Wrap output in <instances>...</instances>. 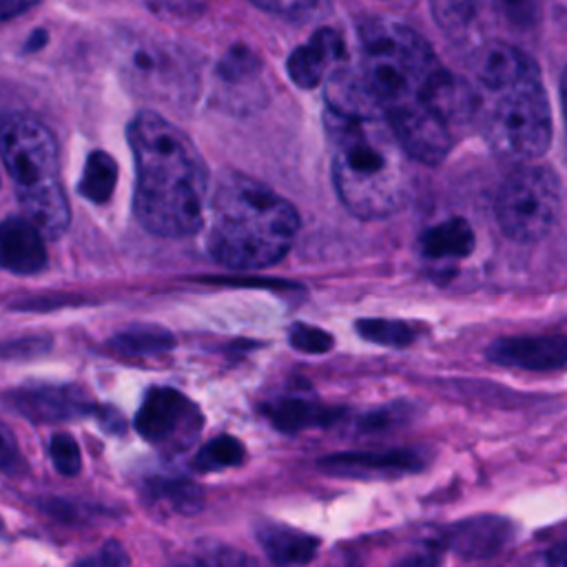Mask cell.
<instances>
[{
	"label": "cell",
	"instance_id": "cell-23",
	"mask_svg": "<svg viewBox=\"0 0 567 567\" xmlns=\"http://www.w3.org/2000/svg\"><path fill=\"white\" fill-rule=\"evenodd\" d=\"M354 328L365 341L388 348H405L419 337L416 328L396 319H359Z\"/></svg>",
	"mask_w": 567,
	"mask_h": 567
},
{
	"label": "cell",
	"instance_id": "cell-4",
	"mask_svg": "<svg viewBox=\"0 0 567 567\" xmlns=\"http://www.w3.org/2000/svg\"><path fill=\"white\" fill-rule=\"evenodd\" d=\"M476 126L487 146L509 159H536L551 144L549 97L538 64L505 40L472 53Z\"/></svg>",
	"mask_w": 567,
	"mask_h": 567
},
{
	"label": "cell",
	"instance_id": "cell-30",
	"mask_svg": "<svg viewBox=\"0 0 567 567\" xmlns=\"http://www.w3.org/2000/svg\"><path fill=\"white\" fill-rule=\"evenodd\" d=\"M518 567H567V540H558L545 549L527 554Z\"/></svg>",
	"mask_w": 567,
	"mask_h": 567
},
{
	"label": "cell",
	"instance_id": "cell-2",
	"mask_svg": "<svg viewBox=\"0 0 567 567\" xmlns=\"http://www.w3.org/2000/svg\"><path fill=\"white\" fill-rule=\"evenodd\" d=\"M323 122L341 204L361 219L401 210L410 197V155L359 75L339 69L328 78Z\"/></svg>",
	"mask_w": 567,
	"mask_h": 567
},
{
	"label": "cell",
	"instance_id": "cell-18",
	"mask_svg": "<svg viewBox=\"0 0 567 567\" xmlns=\"http://www.w3.org/2000/svg\"><path fill=\"white\" fill-rule=\"evenodd\" d=\"M474 230L463 217H452L421 235V250L430 259L467 257L474 250Z\"/></svg>",
	"mask_w": 567,
	"mask_h": 567
},
{
	"label": "cell",
	"instance_id": "cell-17",
	"mask_svg": "<svg viewBox=\"0 0 567 567\" xmlns=\"http://www.w3.org/2000/svg\"><path fill=\"white\" fill-rule=\"evenodd\" d=\"M487 9H492L489 0H430L436 27L454 42L470 40Z\"/></svg>",
	"mask_w": 567,
	"mask_h": 567
},
{
	"label": "cell",
	"instance_id": "cell-19",
	"mask_svg": "<svg viewBox=\"0 0 567 567\" xmlns=\"http://www.w3.org/2000/svg\"><path fill=\"white\" fill-rule=\"evenodd\" d=\"M126 58H128L126 69L133 75V82H140L151 91H166V86H173L168 64L164 62L166 53L159 51L157 47L133 44V49L126 53Z\"/></svg>",
	"mask_w": 567,
	"mask_h": 567
},
{
	"label": "cell",
	"instance_id": "cell-29",
	"mask_svg": "<svg viewBox=\"0 0 567 567\" xmlns=\"http://www.w3.org/2000/svg\"><path fill=\"white\" fill-rule=\"evenodd\" d=\"M250 2L268 13L288 18V20H299L310 11H315V7L319 4V0H250Z\"/></svg>",
	"mask_w": 567,
	"mask_h": 567
},
{
	"label": "cell",
	"instance_id": "cell-3",
	"mask_svg": "<svg viewBox=\"0 0 567 567\" xmlns=\"http://www.w3.org/2000/svg\"><path fill=\"white\" fill-rule=\"evenodd\" d=\"M128 144L135 155V215L159 237H186L204 219L208 168L190 137L155 111L131 120Z\"/></svg>",
	"mask_w": 567,
	"mask_h": 567
},
{
	"label": "cell",
	"instance_id": "cell-12",
	"mask_svg": "<svg viewBox=\"0 0 567 567\" xmlns=\"http://www.w3.org/2000/svg\"><path fill=\"white\" fill-rule=\"evenodd\" d=\"M11 405L31 421H69L91 410L89 399L73 385H38L20 388L9 394Z\"/></svg>",
	"mask_w": 567,
	"mask_h": 567
},
{
	"label": "cell",
	"instance_id": "cell-31",
	"mask_svg": "<svg viewBox=\"0 0 567 567\" xmlns=\"http://www.w3.org/2000/svg\"><path fill=\"white\" fill-rule=\"evenodd\" d=\"M128 556L120 543H106L97 554L84 558L78 567H126Z\"/></svg>",
	"mask_w": 567,
	"mask_h": 567
},
{
	"label": "cell",
	"instance_id": "cell-20",
	"mask_svg": "<svg viewBox=\"0 0 567 567\" xmlns=\"http://www.w3.org/2000/svg\"><path fill=\"white\" fill-rule=\"evenodd\" d=\"M146 494L153 503H166V507L177 514H195L204 503L202 489L184 478H151Z\"/></svg>",
	"mask_w": 567,
	"mask_h": 567
},
{
	"label": "cell",
	"instance_id": "cell-32",
	"mask_svg": "<svg viewBox=\"0 0 567 567\" xmlns=\"http://www.w3.org/2000/svg\"><path fill=\"white\" fill-rule=\"evenodd\" d=\"M20 467H22V456H20L16 436L4 423H0V470L13 474Z\"/></svg>",
	"mask_w": 567,
	"mask_h": 567
},
{
	"label": "cell",
	"instance_id": "cell-15",
	"mask_svg": "<svg viewBox=\"0 0 567 567\" xmlns=\"http://www.w3.org/2000/svg\"><path fill=\"white\" fill-rule=\"evenodd\" d=\"M257 540L275 567H301L319 549V538L281 523L259 525Z\"/></svg>",
	"mask_w": 567,
	"mask_h": 567
},
{
	"label": "cell",
	"instance_id": "cell-35",
	"mask_svg": "<svg viewBox=\"0 0 567 567\" xmlns=\"http://www.w3.org/2000/svg\"><path fill=\"white\" fill-rule=\"evenodd\" d=\"M188 0H148V4H153L155 9H166V11H179L186 7Z\"/></svg>",
	"mask_w": 567,
	"mask_h": 567
},
{
	"label": "cell",
	"instance_id": "cell-21",
	"mask_svg": "<svg viewBox=\"0 0 567 567\" xmlns=\"http://www.w3.org/2000/svg\"><path fill=\"white\" fill-rule=\"evenodd\" d=\"M115 182H117V164L113 162V157L104 151H93L86 157L78 190L86 199L95 204H104L113 195Z\"/></svg>",
	"mask_w": 567,
	"mask_h": 567
},
{
	"label": "cell",
	"instance_id": "cell-13",
	"mask_svg": "<svg viewBox=\"0 0 567 567\" xmlns=\"http://www.w3.org/2000/svg\"><path fill=\"white\" fill-rule=\"evenodd\" d=\"M512 538V523L501 516L483 514L458 520L443 532V547L461 558H489Z\"/></svg>",
	"mask_w": 567,
	"mask_h": 567
},
{
	"label": "cell",
	"instance_id": "cell-5",
	"mask_svg": "<svg viewBox=\"0 0 567 567\" xmlns=\"http://www.w3.org/2000/svg\"><path fill=\"white\" fill-rule=\"evenodd\" d=\"M297 230L295 206L266 184L246 175L219 182L208 230L215 261L239 270L272 266L290 250Z\"/></svg>",
	"mask_w": 567,
	"mask_h": 567
},
{
	"label": "cell",
	"instance_id": "cell-28",
	"mask_svg": "<svg viewBox=\"0 0 567 567\" xmlns=\"http://www.w3.org/2000/svg\"><path fill=\"white\" fill-rule=\"evenodd\" d=\"M182 567H259V565L244 551H237L233 547H217L204 558H197Z\"/></svg>",
	"mask_w": 567,
	"mask_h": 567
},
{
	"label": "cell",
	"instance_id": "cell-14",
	"mask_svg": "<svg viewBox=\"0 0 567 567\" xmlns=\"http://www.w3.org/2000/svg\"><path fill=\"white\" fill-rule=\"evenodd\" d=\"M47 266L42 230L24 217L0 221V268L16 275H33Z\"/></svg>",
	"mask_w": 567,
	"mask_h": 567
},
{
	"label": "cell",
	"instance_id": "cell-6",
	"mask_svg": "<svg viewBox=\"0 0 567 567\" xmlns=\"http://www.w3.org/2000/svg\"><path fill=\"white\" fill-rule=\"evenodd\" d=\"M0 155L27 219L47 237L62 235L71 208L60 179L58 140L51 128L24 111L0 115Z\"/></svg>",
	"mask_w": 567,
	"mask_h": 567
},
{
	"label": "cell",
	"instance_id": "cell-27",
	"mask_svg": "<svg viewBox=\"0 0 567 567\" xmlns=\"http://www.w3.org/2000/svg\"><path fill=\"white\" fill-rule=\"evenodd\" d=\"M498 18L514 29H529L538 18V0H489Z\"/></svg>",
	"mask_w": 567,
	"mask_h": 567
},
{
	"label": "cell",
	"instance_id": "cell-8",
	"mask_svg": "<svg viewBox=\"0 0 567 567\" xmlns=\"http://www.w3.org/2000/svg\"><path fill=\"white\" fill-rule=\"evenodd\" d=\"M199 427L197 405L173 388H151L135 414V430L142 439L168 450L190 445Z\"/></svg>",
	"mask_w": 567,
	"mask_h": 567
},
{
	"label": "cell",
	"instance_id": "cell-26",
	"mask_svg": "<svg viewBox=\"0 0 567 567\" xmlns=\"http://www.w3.org/2000/svg\"><path fill=\"white\" fill-rule=\"evenodd\" d=\"M288 341L295 350L306 354H323L332 348V337L326 330L308 323H292L288 330Z\"/></svg>",
	"mask_w": 567,
	"mask_h": 567
},
{
	"label": "cell",
	"instance_id": "cell-25",
	"mask_svg": "<svg viewBox=\"0 0 567 567\" xmlns=\"http://www.w3.org/2000/svg\"><path fill=\"white\" fill-rule=\"evenodd\" d=\"M49 452H51V461L60 474H64V476L80 474L82 456H80V447L71 434H64V432L53 434V439L49 443Z\"/></svg>",
	"mask_w": 567,
	"mask_h": 567
},
{
	"label": "cell",
	"instance_id": "cell-24",
	"mask_svg": "<svg viewBox=\"0 0 567 567\" xmlns=\"http://www.w3.org/2000/svg\"><path fill=\"white\" fill-rule=\"evenodd\" d=\"M244 461V445L228 434L210 439L193 458V467L197 472H215L224 467L239 465Z\"/></svg>",
	"mask_w": 567,
	"mask_h": 567
},
{
	"label": "cell",
	"instance_id": "cell-7",
	"mask_svg": "<svg viewBox=\"0 0 567 567\" xmlns=\"http://www.w3.org/2000/svg\"><path fill=\"white\" fill-rule=\"evenodd\" d=\"M560 179L538 164L516 166L498 186L494 215L503 230L514 241H536L545 237L560 213Z\"/></svg>",
	"mask_w": 567,
	"mask_h": 567
},
{
	"label": "cell",
	"instance_id": "cell-10",
	"mask_svg": "<svg viewBox=\"0 0 567 567\" xmlns=\"http://www.w3.org/2000/svg\"><path fill=\"white\" fill-rule=\"evenodd\" d=\"M423 465V458L414 450L341 452L319 461L321 472L339 478H396L421 472Z\"/></svg>",
	"mask_w": 567,
	"mask_h": 567
},
{
	"label": "cell",
	"instance_id": "cell-9",
	"mask_svg": "<svg viewBox=\"0 0 567 567\" xmlns=\"http://www.w3.org/2000/svg\"><path fill=\"white\" fill-rule=\"evenodd\" d=\"M487 359L498 365L547 372L567 365V337L563 334H523L503 337L489 343Z\"/></svg>",
	"mask_w": 567,
	"mask_h": 567
},
{
	"label": "cell",
	"instance_id": "cell-36",
	"mask_svg": "<svg viewBox=\"0 0 567 567\" xmlns=\"http://www.w3.org/2000/svg\"><path fill=\"white\" fill-rule=\"evenodd\" d=\"M560 102H563V117H565V153H567V69L560 80Z\"/></svg>",
	"mask_w": 567,
	"mask_h": 567
},
{
	"label": "cell",
	"instance_id": "cell-22",
	"mask_svg": "<svg viewBox=\"0 0 567 567\" xmlns=\"http://www.w3.org/2000/svg\"><path fill=\"white\" fill-rule=\"evenodd\" d=\"M113 348L126 357H151L173 348L175 339L171 332L155 326H135L113 337Z\"/></svg>",
	"mask_w": 567,
	"mask_h": 567
},
{
	"label": "cell",
	"instance_id": "cell-1",
	"mask_svg": "<svg viewBox=\"0 0 567 567\" xmlns=\"http://www.w3.org/2000/svg\"><path fill=\"white\" fill-rule=\"evenodd\" d=\"M361 82L394 135L421 164H441L476 124V93L447 71L408 24L370 18L359 24Z\"/></svg>",
	"mask_w": 567,
	"mask_h": 567
},
{
	"label": "cell",
	"instance_id": "cell-16",
	"mask_svg": "<svg viewBox=\"0 0 567 567\" xmlns=\"http://www.w3.org/2000/svg\"><path fill=\"white\" fill-rule=\"evenodd\" d=\"M264 412L270 419V423L286 434H297L308 427H321L339 419V410L297 396L272 399L268 405H264Z\"/></svg>",
	"mask_w": 567,
	"mask_h": 567
},
{
	"label": "cell",
	"instance_id": "cell-33",
	"mask_svg": "<svg viewBox=\"0 0 567 567\" xmlns=\"http://www.w3.org/2000/svg\"><path fill=\"white\" fill-rule=\"evenodd\" d=\"M439 565H441V554L430 547V549L408 554L394 567H439Z\"/></svg>",
	"mask_w": 567,
	"mask_h": 567
},
{
	"label": "cell",
	"instance_id": "cell-34",
	"mask_svg": "<svg viewBox=\"0 0 567 567\" xmlns=\"http://www.w3.org/2000/svg\"><path fill=\"white\" fill-rule=\"evenodd\" d=\"M40 0H0V20H9L16 18L24 11H29L31 7H35Z\"/></svg>",
	"mask_w": 567,
	"mask_h": 567
},
{
	"label": "cell",
	"instance_id": "cell-11",
	"mask_svg": "<svg viewBox=\"0 0 567 567\" xmlns=\"http://www.w3.org/2000/svg\"><path fill=\"white\" fill-rule=\"evenodd\" d=\"M346 58L343 38L328 27L317 29L308 42L297 47L288 58V75L301 89H315L328 80Z\"/></svg>",
	"mask_w": 567,
	"mask_h": 567
}]
</instances>
